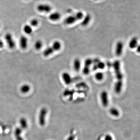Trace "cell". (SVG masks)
I'll return each instance as SVG.
<instances>
[{"label": "cell", "mask_w": 140, "mask_h": 140, "mask_svg": "<svg viewBox=\"0 0 140 140\" xmlns=\"http://www.w3.org/2000/svg\"><path fill=\"white\" fill-rule=\"evenodd\" d=\"M62 48L61 43L60 41H54L51 46L48 47L43 51V55L45 57H48L52 55L55 51L60 50Z\"/></svg>", "instance_id": "obj_1"}, {"label": "cell", "mask_w": 140, "mask_h": 140, "mask_svg": "<svg viewBox=\"0 0 140 140\" xmlns=\"http://www.w3.org/2000/svg\"><path fill=\"white\" fill-rule=\"evenodd\" d=\"M84 17L83 12L79 11L76 14L69 16L64 20L65 24L66 25H71L74 24L77 20H81Z\"/></svg>", "instance_id": "obj_2"}, {"label": "cell", "mask_w": 140, "mask_h": 140, "mask_svg": "<svg viewBox=\"0 0 140 140\" xmlns=\"http://www.w3.org/2000/svg\"><path fill=\"white\" fill-rule=\"evenodd\" d=\"M113 67L117 81H123V76L121 68V64L119 61H115L113 64Z\"/></svg>", "instance_id": "obj_3"}, {"label": "cell", "mask_w": 140, "mask_h": 140, "mask_svg": "<svg viewBox=\"0 0 140 140\" xmlns=\"http://www.w3.org/2000/svg\"><path fill=\"white\" fill-rule=\"evenodd\" d=\"M48 113V109L46 107H43L40 111L39 116V123L40 126H44L46 123V117Z\"/></svg>", "instance_id": "obj_4"}, {"label": "cell", "mask_w": 140, "mask_h": 140, "mask_svg": "<svg viewBox=\"0 0 140 140\" xmlns=\"http://www.w3.org/2000/svg\"><path fill=\"white\" fill-rule=\"evenodd\" d=\"M100 98L102 106L105 107H107L109 104V98L107 91H102L100 95Z\"/></svg>", "instance_id": "obj_5"}, {"label": "cell", "mask_w": 140, "mask_h": 140, "mask_svg": "<svg viewBox=\"0 0 140 140\" xmlns=\"http://www.w3.org/2000/svg\"><path fill=\"white\" fill-rule=\"evenodd\" d=\"M5 39L10 49H13L15 48L16 46L15 41L13 38V35L11 33H8L5 35Z\"/></svg>", "instance_id": "obj_6"}, {"label": "cell", "mask_w": 140, "mask_h": 140, "mask_svg": "<svg viewBox=\"0 0 140 140\" xmlns=\"http://www.w3.org/2000/svg\"><path fill=\"white\" fill-rule=\"evenodd\" d=\"M93 63V60L91 58H87L85 62V66L83 70V72L86 75L88 74L90 72V67Z\"/></svg>", "instance_id": "obj_7"}, {"label": "cell", "mask_w": 140, "mask_h": 140, "mask_svg": "<svg viewBox=\"0 0 140 140\" xmlns=\"http://www.w3.org/2000/svg\"><path fill=\"white\" fill-rule=\"evenodd\" d=\"M124 44L123 42L119 41L117 43L115 48V54L117 56H119L122 54L123 52Z\"/></svg>", "instance_id": "obj_8"}, {"label": "cell", "mask_w": 140, "mask_h": 140, "mask_svg": "<svg viewBox=\"0 0 140 140\" xmlns=\"http://www.w3.org/2000/svg\"><path fill=\"white\" fill-rule=\"evenodd\" d=\"M52 9L51 6L48 4H41L37 7V10L41 12L49 13Z\"/></svg>", "instance_id": "obj_9"}, {"label": "cell", "mask_w": 140, "mask_h": 140, "mask_svg": "<svg viewBox=\"0 0 140 140\" xmlns=\"http://www.w3.org/2000/svg\"><path fill=\"white\" fill-rule=\"evenodd\" d=\"M19 43L20 48L23 50H25L28 46V39L26 36L22 35L19 39Z\"/></svg>", "instance_id": "obj_10"}, {"label": "cell", "mask_w": 140, "mask_h": 140, "mask_svg": "<svg viewBox=\"0 0 140 140\" xmlns=\"http://www.w3.org/2000/svg\"><path fill=\"white\" fill-rule=\"evenodd\" d=\"M62 78L66 85H69L72 82V78L71 75L67 72H64L62 74Z\"/></svg>", "instance_id": "obj_11"}, {"label": "cell", "mask_w": 140, "mask_h": 140, "mask_svg": "<svg viewBox=\"0 0 140 140\" xmlns=\"http://www.w3.org/2000/svg\"><path fill=\"white\" fill-rule=\"evenodd\" d=\"M123 87V81H117L114 85V90L117 94H119L121 93Z\"/></svg>", "instance_id": "obj_12"}, {"label": "cell", "mask_w": 140, "mask_h": 140, "mask_svg": "<svg viewBox=\"0 0 140 140\" xmlns=\"http://www.w3.org/2000/svg\"><path fill=\"white\" fill-rule=\"evenodd\" d=\"M81 67V62L79 59L78 58L75 59L73 62V67L74 70L76 72H78L80 71Z\"/></svg>", "instance_id": "obj_13"}, {"label": "cell", "mask_w": 140, "mask_h": 140, "mask_svg": "<svg viewBox=\"0 0 140 140\" xmlns=\"http://www.w3.org/2000/svg\"><path fill=\"white\" fill-rule=\"evenodd\" d=\"M129 48L130 49H134L137 48L138 46V39L136 37H133L129 42Z\"/></svg>", "instance_id": "obj_14"}, {"label": "cell", "mask_w": 140, "mask_h": 140, "mask_svg": "<svg viewBox=\"0 0 140 140\" xmlns=\"http://www.w3.org/2000/svg\"><path fill=\"white\" fill-rule=\"evenodd\" d=\"M61 14L58 12H55L50 14L49 16V19L53 21H57L61 18Z\"/></svg>", "instance_id": "obj_15"}, {"label": "cell", "mask_w": 140, "mask_h": 140, "mask_svg": "<svg viewBox=\"0 0 140 140\" xmlns=\"http://www.w3.org/2000/svg\"><path fill=\"white\" fill-rule=\"evenodd\" d=\"M22 132V130L20 128L17 127L14 131V135L16 140H24L23 138L21 137V134Z\"/></svg>", "instance_id": "obj_16"}, {"label": "cell", "mask_w": 140, "mask_h": 140, "mask_svg": "<svg viewBox=\"0 0 140 140\" xmlns=\"http://www.w3.org/2000/svg\"><path fill=\"white\" fill-rule=\"evenodd\" d=\"M110 114L115 117H118L120 115V111L116 107H112L109 110Z\"/></svg>", "instance_id": "obj_17"}, {"label": "cell", "mask_w": 140, "mask_h": 140, "mask_svg": "<svg viewBox=\"0 0 140 140\" xmlns=\"http://www.w3.org/2000/svg\"><path fill=\"white\" fill-rule=\"evenodd\" d=\"M30 86L28 84H24L21 86L20 88V91L22 93H27L30 91Z\"/></svg>", "instance_id": "obj_18"}, {"label": "cell", "mask_w": 140, "mask_h": 140, "mask_svg": "<svg viewBox=\"0 0 140 140\" xmlns=\"http://www.w3.org/2000/svg\"><path fill=\"white\" fill-rule=\"evenodd\" d=\"M19 123H20L21 128L23 130L27 129L28 127V123L27 122V119L25 117H22L19 120Z\"/></svg>", "instance_id": "obj_19"}, {"label": "cell", "mask_w": 140, "mask_h": 140, "mask_svg": "<svg viewBox=\"0 0 140 140\" xmlns=\"http://www.w3.org/2000/svg\"><path fill=\"white\" fill-rule=\"evenodd\" d=\"M83 18H84L82 22V25L83 26H87L90 23V21L91 19V16L90 14H88L84 16Z\"/></svg>", "instance_id": "obj_20"}, {"label": "cell", "mask_w": 140, "mask_h": 140, "mask_svg": "<svg viewBox=\"0 0 140 140\" xmlns=\"http://www.w3.org/2000/svg\"><path fill=\"white\" fill-rule=\"evenodd\" d=\"M105 66H105V63L100 61L96 64H95L93 69H94V70H96L97 69L102 70L105 68Z\"/></svg>", "instance_id": "obj_21"}, {"label": "cell", "mask_w": 140, "mask_h": 140, "mask_svg": "<svg viewBox=\"0 0 140 140\" xmlns=\"http://www.w3.org/2000/svg\"><path fill=\"white\" fill-rule=\"evenodd\" d=\"M23 30L25 34L28 35L32 34V32L33 31L32 27L29 25H25L23 28Z\"/></svg>", "instance_id": "obj_22"}, {"label": "cell", "mask_w": 140, "mask_h": 140, "mask_svg": "<svg viewBox=\"0 0 140 140\" xmlns=\"http://www.w3.org/2000/svg\"><path fill=\"white\" fill-rule=\"evenodd\" d=\"M43 46V43L40 40H37L35 43L34 47L37 50H39L42 48Z\"/></svg>", "instance_id": "obj_23"}, {"label": "cell", "mask_w": 140, "mask_h": 140, "mask_svg": "<svg viewBox=\"0 0 140 140\" xmlns=\"http://www.w3.org/2000/svg\"><path fill=\"white\" fill-rule=\"evenodd\" d=\"M95 76L97 80L101 81L103 79L104 74L102 72H98L96 73Z\"/></svg>", "instance_id": "obj_24"}, {"label": "cell", "mask_w": 140, "mask_h": 140, "mask_svg": "<svg viewBox=\"0 0 140 140\" xmlns=\"http://www.w3.org/2000/svg\"><path fill=\"white\" fill-rule=\"evenodd\" d=\"M39 24V21L36 19H33L30 21V25L31 27H35Z\"/></svg>", "instance_id": "obj_25"}, {"label": "cell", "mask_w": 140, "mask_h": 140, "mask_svg": "<svg viewBox=\"0 0 140 140\" xmlns=\"http://www.w3.org/2000/svg\"><path fill=\"white\" fill-rule=\"evenodd\" d=\"M76 134L74 133H71L70 134L69 137L67 138L66 140H75L76 139Z\"/></svg>", "instance_id": "obj_26"}, {"label": "cell", "mask_w": 140, "mask_h": 140, "mask_svg": "<svg viewBox=\"0 0 140 140\" xmlns=\"http://www.w3.org/2000/svg\"><path fill=\"white\" fill-rule=\"evenodd\" d=\"M104 140H113V138L110 134H107L105 136Z\"/></svg>", "instance_id": "obj_27"}, {"label": "cell", "mask_w": 140, "mask_h": 140, "mask_svg": "<svg viewBox=\"0 0 140 140\" xmlns=\"http://www.w3.org/2000/svg\"><path fill=\"white\" fill-rule=\"evenodd\" d=\"M136 48H137V51L139 53L140 52V46H139V45H138Z\"/></svg>", "instance_id": "obj_28"}, {"label": "cell", "mask_w": 140, "mask_h": 140, "mask_svg": "<svg viewBox=\"0 0 140 140\" xmlns=\"http://www.w3.org/2000/svg\"><path fill=\"white\" fill-rule=\"evenodd\" d=\"M96 1H97V0H96Z\"/></svg>", "instance_id": "obj_29"}]
</instances>
